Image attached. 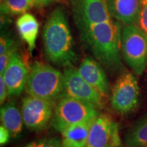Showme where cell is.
<instances>
[{
	"instance_id": "cell-23",
	"label": "cell",
	"mask_w": 147,
	"mask_h": 147,
	"mask_svg": "<svg viewBox=\"0 0 147 147\" xmlns=\"http://www.w3.org/2000/svg\"><path fill=\"white\" fill-rule=\"evenodd\" d=\"M11 134L10 131L1 125L0 127V144L1 146L7 144L10 141Z\"/></svg>"
},
{
	"instance_id": "cell-24",
	"label": "cell",
	"mask_w": 147,
	"mask_h": 147,
	"mask_svg": "<svg viewBox=\"0 0 147 147\" xmlns=\"http://www.w3.org/2000/svg\"><path fill=\"white\" fill-rule=\"evenodd\" d=\"M56 0H43V5H47L49 4H51V3H53Z\"/></svg>"
},
{
	"instance_id": "cell-21",
	"label": "cell",
	"mask_w": 147,
	"mask_h": 147,
	"mask_svg": "<svg viewBox=\"0 0 147 147\" xmlns=\"http://www.w3.org/2000/svg\"><path fill=\"white\" fill-rule=\"evenodd\" d=\"M16 43L14 37L9 33H2L0 38V55Z\"/></svg>"
},
{
	"instance_id": "cell-4",
	"label": "cell",
	"mask_w": 147,
	"mask_h": 147,
	"mask_svg": "<svg viewBox=\"0 0 147 147\" xmlns=\"http://www.w3.org/2000/svg\"><path fill=\"white\" fill-rule=\"evenodd\" d=\"M100 115L94 104L73 97L63 96L57 104L51 125L61 133L75 125L93 120Z\"/></svg>"
},
{
	"instance_id": "cell-25",
	"label": "cell",
	"mask_w": 147,
	"mask_h": 147,
	"mask_svg": "<svg viewBox=\"0 0 147 147\" xmlns=\"http://www.w3.org/2000/svg\"><path fill=\"white\" fill-rule=\"evenodd\" d=\"M37 3L38 6H43V0H33Z\"/></svg>"
},
{
	"instance_id": "cell-6",
	"label": "cell",
	"mask_w": 147,
	"mask_h": 147,
	"mask_svg": "<svg viewBox=\"0 0 147 147\" xmlns=\"http://www.w3.org/2000/svg\"><path fill=\"white\" fill-rule=\"evenodd\" d=\"M139 97L140 87L137 78L129 71H123L112 91V107L121 115L129 114L138 106Z\"/></svg>"
},
{
	"instance_id": "cell-14",
	"label": "cell",
	"mask_w": 147,
	"mask_h": 147,
	"mask_svg": "<svg viewBox=\"0 0 147 147\" xmlns=\"http://www.w3.org/2000/svg\"><path fill=\"white\" fill-rule=\"evenodd\" d=\"M95 119L75 125L64 129L61 133L63 147H85L90 128Z\"/></svg>"
},
{
	"instance_id": "cell-15",
	"label": "cell",
	"mask_w": 147,
	"mask_h": 147,
	"mask_svg": "<svg viewBox=\"0 0 147 147\" xmlns=\"http://www.w3.org/2000/svg\"><path fill=\"white\" fill-rule=\"evenodd\" d=\"M0 119L2 125L10 131L12 138L18 136L21 133L24 123L23 116L14 103L9 102L1 106Z\"/></svg>"
},
{
	"instance_id": "cell-22",
	"label": "cell",
	"mask_w": 147,
	"mask_h": 147,
	"mask_svg": "<svg viewBox=\"0 0 147 147\" xmlns=\"http://www.w3.org/2000/svg\"><path fill=\"white\" fill-rule=\"evenodd\" d=\"M8 95V90L5 83L3 75H0V104L1 105L4 103L6 97Z\"/></svg>"
},
{
	"instance_id": "cell-27",
	"label": "cell",
	"mask_w": 147,
	"mask_h": 147,
	"mask_svg": "<svg viewBox=\"0 0 147 147\" xmlns=\"http://www.w3.org/2000/svg\"><path fill=\"white\" fill-rule=\"evenodd\" d=\"M120 147H122V146H120ZM126 147H127V146H126Z\"/></svg>"
},
{
	"instance_id": "cell-8",
	"label": "cell",
	"mask_w": 147,
	"mask_h": 147,
	"mask_svg": "<svg viewBox=\"0 0 147 147\" xmlns=\"http://www.w3.org/2000/svg\"><path fill=\"white\" fill-rule=\"evenodd\" d=\"M119 125L110 116L100 114L91 125L85 147H120Z\"/></svg>"
},
{
	"instance_id": "cell-17",
	"label": "cell",
	"mask_w": 147,
	"mask_h": 147,
	"mask_svg": "<svg viewBox=\"0 0 147 147\" xmlns=\"http://www.w3.org/2000/svg\"><path fill=\"white\" fill-rule=\"evenodd\" d=\"M34 6L38 5L33 0H3L0 3V11L4 16L22 15Z\"/></svg>"
},
{
	"instance_id": "cell-2",
	"label": "cell",
	"mask_w": 147,
	"mask_h": 147,
	"mask_svg": "<svg viewBox=\"0 0 147 147\" xmlns=\"http://www.w3.org/2000/svg\"><path fill=\"white\" fill-rule=\"evenodd\" d=\"M42 38L45 56L52 63L65 67L76 60L72 35L63 7L55 8L49 16Z\"/></svg>"
},
{
	"instance_id": "cell-9",
	"label": "cell",
	"mask_w": 147,
	"mask_h": 147,
	"mask_svg": "<svg viewBox=\"0 0 147 147\" xmlns=\"http://www.w3.org/2000/svg\"><path fill=\"white\" fill-rule=\"evenodd\" d=\"M65 96L87 102L97 108L102 107V95L88 83L72 65L65 67L63 71Z\"/></svg>"
},
{
	"instance_id": "cell-11",
	"label": "cell",
	"mask_w": 147,
	"mask_h": 147,
	"mask_svg": "<svg viewBox=\"0 0 147 147\" xmlns=\"http://www.w3.org/2000/svg\"><path fill=\"white\" fill-rule=\"evenodd\" d=\"M78 70L84 80L102 95H107L110 84L102 65L91 57L84 58Z\"/></svg>"
},
{
	"instance_id": "cell-13",
	"label": "cell",
	"mask_w": 147,
	"mask_h": 147,
	"mask_svg": "<svg viewBox=\"0 0 147 147\" xmlns=\"http://www.w3.org/2000/svg\"><path fill=\"white\" fill-rule=\"evenodd\" d=\"M16 28L29 51L32 52L36 48V40L39 32V23L36 18L30 13L22 14L16 20Z\"/></svg>"
},
{
	"instance_id": "cell-20",
	"label": "cell",
	"mask_w": 147,
	"mask_h": 147,
	"mask_svg": "<svg viewBox=\"0 0 147 147\" xmlns=\"http://www.w3.org/2000/svg\"><path fill=\"white\" fill-rule=\"evenodd\" d=\"M137 25L147 36V0H142V7L140 12Z\"/></svg>"
},
{
	"instance_id": "cell-16",
	"label": "cell",
	"mask_w": 147,
	"mask_h": 147,
	"mask_svg": "<svg viewBox=\"0 0 147 147\" xmlns=\"http://www.w3.org/2000/svg\"><path fill=\"white\" fill-rule=\"evenodd\" d=\"M127 147H147V113L140 117L125 136Z\"/></svg>"
},
{
	"instance_id": "cell-18",
	"label": "cell",
	"mask_w": 147,
	"mask_h": 147,
	"mask_svg": "<svg viewBox=\"0 0 147 147\" xmlns=\"http://www.w3.org/2000/svg\"><path fill=\"white\" fill-rule=\"evenodd\" d=\"M25 147H63L62 141L57 138H48L29 142Z\"/></svg>"
},
{
	"instance_id": "cell-1",
	"label": "cell",
	"mask_w": 147,
	"mask_h": 147,
	"mask_svg": "<svg viewBox=\"0 0 147 147\" xmlns=\"http://www.w3.org/2000/svg\"><path fill=\"white\" fill-rule=\"evenodd\" d=\"M122 24L113 19L78 28L84 45L109 71L123 69L121 40Z\"/></svg>"
},
{
	"instance_id": "cell-3",
	"label": "cell",
	"mask_w": 147,
	"mask_h": 147,
	"mask_svg": "<svg viewBox=\"0 0 147 147\" xmlns=\"http://www.w3.org/2000/svg\"><path fill=\"white\" fill-rule=\"evenodd\" d=\"M25 90L29 95L59 100L65 96L63 73L49 64L35 62L29 71Z\"/></svg>"
},
{
	"instance_id": "cell-26",
	"label": "cell",
	"mask_w": 147,
	"mask_h": 147,
	"mask_svg": "<svg viewBox=\"0 0 147 147\" xmlns=\"http://www.w3.org/2000/svg\"><path fill=\"white\" fill-rule=\"evenodd\" d=\"M3 0H0V2H1V1H3Z\"/></svg>"
},
{
	"instance_id": "cell-5",
	"label": "cell",
	"mask_w": 147,
	"mask_h": 147,
	"mask_svg": "<svg viewBox=\"0 0 147 147\" xmlns=\"http://www.w3.org/2000/svg\"><path fill=\"white\" fill-rule=\"evenodd\" d=\"M121 51L128 67L141 76L147 67V36L137 24L122 27Z\"/></svg>"
},
{
	"instance_id": "cell-12",
	"label": "cell",
	"mask_w": 147,
	"mask_h": 147,
	"mask_svg": "<svg viewBox=\"0 0 147 147\" xmlns=\"http://www.w3.org/2000/svg\"><path fill=\"white\" fill-rule=\"evenodd\" d=\"M142 0H106L110 13L123 25L137 24Z\"/></svg>"
},
{
	"instance_id": "cell-19",
	"label": "cell",
	"mask_w": 147,
	"mask_h": 147,
	"mask_svg": "<svg viewBox=\"0 0 147 147\" xmlns=\"http://www.w3.org/2000/svg\"><path fill=\"white\" fill-rule=\"evenodd\" d=\"M16 52H18V44L16 42L3 54L0 55V74L3 73L11 59Z\"/></svg>"
},
{
	"instance_id": "cell-7",
	"label": "cell",
	"mask_w": 147,
	"mask_h": 147,
	"mask_svg": "<svg viewBox=\"0 0 147 147\" xmlns=\"http://www.w3.org/2000/svg\"><path fill=\"white\" fill-rule=\"evenodd\" d=\"M57 101L47 100L28 95L22 102L21 113L26 127L32 131H40L51 122Z\"/></svg>"
},
{
	"instance_id": "cell-10",
	"label": "cell",
	"mask_w": 147,
	"mask_h": 147,
	"mask_svg": "<svg viewBox=\"0 0 147 147\" xmlns=\"http://www.w3.org/2000/svg\"><path fill=\"white\" fill-rule=\"evenodd\" d=\"M1 75L8 87L9 96L20 95L25 89L29 71L18 52L13 55Z\"/></svg>"
}]
</instances>
